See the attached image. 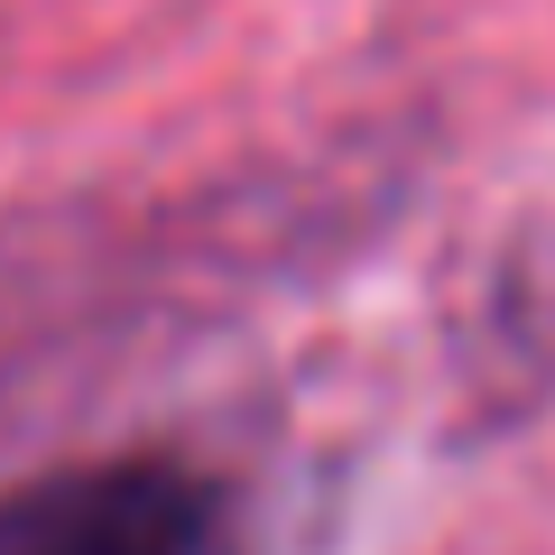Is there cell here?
Listing matches in <instances>:
<instances>
[{"instance_id":"cell-1","label":"cell","mask_w":555,"mask_h":555,"mask_svg":"<svg viewBox=\"0 0 555 555\" xmlns=\"http://www.w3.org/2000/svg\"><path fill=\"white\" fill-rule=\"evenodd\" d=\"M0 555H241V509L177 454L65 463L0 491Z\"/></svg>"}]
</instances>
